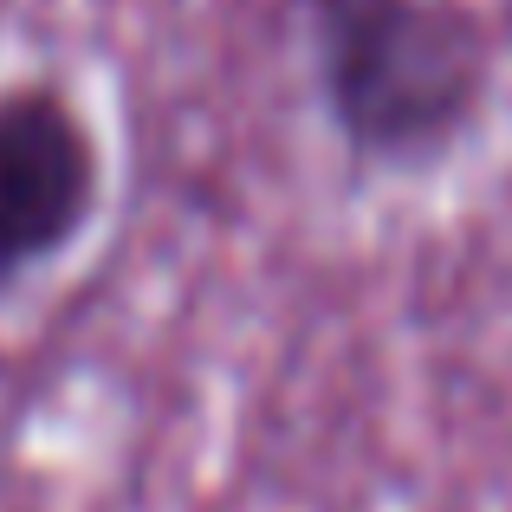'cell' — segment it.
<instances>
[{"label": "cell", "instance_id": "1", "mask_svg": "<svg viewBox=\"0 0 512 512\" xmlns=\"http://www.w3.org/2000/svg\"><path fill=\"white\" fill-rule=\"evenodd\" d=\"M312 91L357 169H428L493 98V39L467 0H299Z\"/></svg>", "mask_w": 512, "mask_h": 512}, {"label": "cell", "instance_id": "2", "mask_svg": "<svg viewBox=\"0 0 512 512\" xmlns=\"http://www.w3.org/2000/svg\"><path fill=\"white\" fill-rule=\"evenodd\" d=\"M104 143L72 85L7 78L0 85V292L59 266L98 227Z\"/></svg>", "mask_w": 512, "mask_h": 512}]
</instances>
